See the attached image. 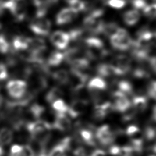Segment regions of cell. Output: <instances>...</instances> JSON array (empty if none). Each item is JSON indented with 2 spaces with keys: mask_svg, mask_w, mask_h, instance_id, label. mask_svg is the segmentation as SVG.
I'll return each instance as SVG.
<instances>
[{
  "mask_svg": "<svg viewBox=\"0 0 156 156\" xmlns=\"http://www.w3.org/2000/svg\"><path fill=\"white\" fill-rule=\"evenodd\" d=\"M69 7L79 13L86 10L87 4L83 0H66Z\"/></svg>",
  "mask_w": 156,
  "mask_h": 156,
  "instance_id": "obj_28",
  "label": "cell"
},
{
  "mask_svg": "<svg viewBox=\"0 0 156 156\" xmlns=\"http://www.w3.org/2000/svg\"><path fill=\"white\" fill-rule=\"evenodd\" d=\"M69 64L71 65L72 68L83 73L90 66L89 60L87 58L83 57L74 60Z\"/></svg>",
  "mask_w": 156,
  "mask_h": 156,
  "instance_id": "obj_22",
  "label": "cell"
},
{
  "mask_svg": "<svg viewBox=\"0 0 156 156\" xmlns=\"http://www.w3.org/2000/svg\"><path fill=\"white\" fill-rule=\"evenodd\" d=\"M7 0H0V5H2L4 2H5Z\"/></svg>",
  "mask_w": 156,
  "mask_h": 156,
  "instance_id": "obj_49",
  "label": "cell"
},
{
  "mask_svg": "<svg viewBox=\"0 0 156 156\" xmlns=\"http://www.w3.org/2000/svg\"><path fill=\"white\" fill-rule=\"evenodd\" d=\"M112 110V104L110 102H97L95 104L93 109V118L97 121L103 120Z\"/></svg>",
  "mask_w": 156,
  "mask_h": 156,
  "instance_id": "obj_11",
  "label": "cell"
},
{
  "mask_svg": "<svg viewBox=\"0 0 156 156\" xmlns=\"http://www.w3.org/2000/svg\"><path fill=\"white\" fill-rule=\"evenodd\" d=\"M29 113L35 119H40L42 115L45 112V108L38 104H32L29 108Z\"/></svg>",
  "mask_w": 156,
  "mask_h": 156,
  "instance_id": "obj_25",
  "label": "cell"
},
{
  "mask_svg": "<svg viewBox=\"0 0 156 156\" xmlns=\"http://www.w3.org/2000/svg\"><path fill=\"white\" fill-rule=\"evenodd\" d=\"M9 77V72L7 66L3 63L0 62V82H2L7 79Z\"/></svg>",
  "mask_w": 156,
  "mask_h": 156,
  "instance_id": "obj_40",
  "label": "cell"
},
{
  "mask_svg": "<svg viewBox=\"0 0 156 156\" xmlns=\"http://www.w3.org/2000/svg\"><path fill=\"white\" fill-rule=\"evenodd\" d=\"M118 88L119 91L126 95V96H131L133 93V88L132 85L130 82L125 80H121L118 83Z\"/></svg>",
  "mask_w": 156,
  "mask_h": 156,
  "instance_id": "obj_27",
  "label": "cell"
},
{
  "mask_svg": "<svg viewBox=\"0 0 156 156\" xmlns=\"http://www.w3.org/2000/svg\"><path fill=\"white\" fill-rule=\"evenodd\" d=\"M51 25L50 20L44 17L35 18L30 23L29 29L37 35L46 37L50 33Z\"/></svg>",
  "mask_w": 156,
  "mask_h": 156,
  "instance_id": "obj_6",
  "label": "cell"
},
{
  "mask_svg": "<svg viewBox=\"0 0 156 156\" xmlns=\"http://www.w3.org/2000/svg\"><path fill=\"white\" fill-rule=\"evenodd\" d=\"M4 154V151L2 147V146H0V156H3Z\"/></svg>",
  "mask_w": 156,
  "mask_h": 156,
  "instance_id": "obj_47",
  "label": "cell"
},
{
  "mask_svg": "<svg viewBox=\"0 0 156 156\" xmlns=\"http://www.w3.org/2000/svg\"><path fill=\"white\" fill-rule=\"evenodd\" d=\"M96 73L98 76L102 77H108L115 75L113 67L110 63L99 64L96 68Z\"/></svg>",
  "mask_w": 156,
  "mask_h": 156,
  "instance_id": "obj_23",
  "label": "cell"
},
{
  "mask_svg": "<svg viewBox=\"0 0 156 156\" xmlns=\"http://www.w3.org/2000/svg\"><path fill=\"white\" fill-rule=\"evenodd\" d=\"M152 118L155 121H156V105H155L153 107L152 110Z\"/></svg>",
  "mask_w": 156,
  "mask_h": 156,
  "instance_id": "obj_45",
  "label": "cell"
},
{
  "mask_svg": "<svg viewBox=\"0 0 156 156\" xmlns=\"http://www.w3.org/2000/svg\"><path fill=\"white\" fill-rule=\"evenodd\" d=\"M71 122L66 114L56 113L52 127L61 132H66L71 128Z\"/></svg>",
  "mask_w": 156,
  "mask_h": 156,
  "instance_id": "obj_14",
  "label": "cell"
},
{
  "mask_svg": "<svg viewBox=\"0 0 156 156\" xmlns=\"http://www.w3.org/2000/svg\"><path fill=\"white\" fill-rule=\"evenodd\" d=\"M126 0H107V4L116 9H120L125 7L126 5Z\"/></svg>",
  "mask_w": 156,
  "mask_h": 156,
  "instance_id": "obj_37",
  "label": "cell"
},
{
  "mask_svg": "<svg viewBox=\"0 0 156 156\" xmlns=\"http://www.w3.org/2000/svg\"><path fill=\"white\" fill-rule=\"evenodd\" d=\"M148 96L156 101V80H152L149 83L147 88Z\"/></svg>",
  "mask_w": 156,
  "mask_h": 156,
  "instance_id": "obj_39",
  "label": "cell"
},
{
  "mask_svg": "<svg viewBox=\"0 0 156 156\" xmlns=\"http://www.w3.org/2000/svg\"><path fill=\"white\" fill-rule=\"evenodd\" d=\"M6 90L14 99L22 98L26 93L27 85V83L22 80L13 79L9 80L6 84Z\"/></svg>",
  "mask_w": 156,
  "mask_h": 156,
  "instance_id": "obj_5",
  "label": "cell"
},
{
  "mask_svg": "<svg viewBox=\"0 0 156 156\" xmlns=\"http://www.w3.org/2000/svg\"><path fill=\"white\" fill-rule=\"evenodd\" d=\"M154 35L155 37V38H156V30H155V33H154Z\"/></svg>",
  "mask_w": 156,
  "mask_h": 156,
  "instance_id": "obj_50",
  "label": "cell"
},
{
  "mask_svg": "<svg viewBox=\"0 0 156 156\" xmlns=\"http://www.w3.org/2000/svg\"><path fill=\"white\" fill-rule=\"evenodd\" d=\"M52 79L57 83L62 85L68 84L69 80V73L65 69H58L52 74Z\"/></svg>",
  "mask_w": 156,
  "mask_h": 156,
  "instance_id": "obj_19",
  "label": "cell"
},
{
  "mask_svg": "<svg viewBox=\"0 0 156 156\" xmlns=\"http://www.w3.org/2000/svg\"><path fill=\"white\" fill-rule=\"evenodd\" d=\"M149 156H156L155 155H149Z\"/></svg>",
  "mask_w": 156,
  "mask_h": 156,
  "instance_id": "obj_51",
  "label": "cell"
},
{
  "mask_svg": "<svg viewBox=\"0 0 156 156\" xmlns=\"http://www.w3.org/2000/svg\"><path fill=\"white\" fill-rule=\"evenodd\" d=\"M0 27H1V25H0Z\"/></svg>",
  "mask_w": 156,
  "mask_h": 156,
  "instance_id": "obj_52",
  "label": "cell"
},
{
  "mask_svg": "<svg viewBox=\"0 0 156 156\" xmlns=\"http://www.w3.org/2000/svg\"><path fill=\"white\" fill-rule=\"evenodd\" d=\"M46 49L45 41L41 38H30L29 46L27 50L34 55H41Z\"/></svg>",
  "mask_w": 156,
  "mask_h": 156,
  "instance_id": "obj_15",
  "label": "cell"
},
{
  "mask_svg": "<svg viewBox=\"0 0 156 156\" xmlns=\"http://www.w3.org/2000/svg\"><path fill=\"white\" fill-rule=\"evenodd\" d=\"M3 102H4V98H3V96L2 95V93H1V91H0V108L2 106Z\"/></svg>",
  "mask_w": 156,
  "mask_h": 156,
  "instance_id": "obj_46",
  "label": "cell"
},
{
  "mask_svg": "<svg viewBox=\"0 0 156 156\" xmlns=\"http://www.w3.org/2000/svg\"><path fill=\"white\" fill-rule=\"evenodd\" d=\"M147 99L144 96H135L132 99V107L137 113L144 112L147 107Z\"/></svg>",
  "mask_w": 156,
  "mask_h": 156,
  "instance_id": "obj_18",
  "label": "cell"
},
{
  "mask_svg": "<svg viewBox=\"0 0 156 156\" xmlns=\"http://www.w3.org/2000/svg\"><path fill=\"white\" fill-rule=\"evenodd\" d=\"M30 38L24 35H16L12 41V49L15 52L27 50L29 46Z\"/></svg>",
  "mask_w": 156,
  "mask_h": 156,
  "instance_id": "obj_16",
  "label": "cell"
},
{
  "mask_svg": "<svg viewBox=\"0 0 156 156\" xmlns=\"http://www.w3.org/2000/svg\"><path fill=\"white\" fill-rule=\"evenodd\" d=\"M131 4L133 8L138 10L143 9L147 4L146 0H131Z\"/></svg>",
  "mask_w": 156,
  "mask_h": 156,
  "instance_id": "obj_41",
  "label": "cell"
},
{
  "mask_svg": "<svg viewBox=\"0 0 156 156\" xmlns=\"http://www.w3.org/2000/svg\"><path fill=\"white\" fill-rule=\"evenodd\" d=\"M143 14L149 19L156 18V0L151 4H147L143 9Z\"/></svg>",
  "mask_w": 156,
  "mask_h": 156,
  "instance_id": "obj_30",
  "label": "cell"
},
{
  "mask_svg": "<svg viewBox=\"0 0 156 156\" xmlns=\"http://www.w3.org/2000/svg\"><path fill=\"white\" fill-rule=\"evenodd\" d=\"M104 22L100 20V18H95L90 15H87L83 20V26L84 29L94 35L102 33Z\"/></svg>",
  "mask_w": 156,
  "mask_h": 156,
  "instance_id": "obj_8",
  "label": "cell"
},
{
  "mask_svg": "<svg viewBox=\"0 0 156 156\" xmlns=\"http://www.w3.org/2000/svg\"><path fill=\"white\" fill-rule=\"evenodd\" d=\"M95 137L102 145L108 146L113 143L116 135L108 125L104 124L96 130Z\"/></svg>",
  "mask_w": 156,
  "mask_h": 156,
  "instance_id": "obj_7",
  "label": "cell"
},
{
  "mask_svg": "<svg viewBox=\"0 0 156 156\" xmlns=\"http://www.w3.org/2000/svg\"><path fill=\"white\" fill-rule=\"evenodd\" d=\"M74 156H87V151L83 146H78L73 151Z\"/></svg>",
  "mask_w": 156,
  "mask_h": 156,
  "instance_id": "obj_42",
  "label": "cell"
},
{
  "mask_svg": "<svg viewBox=\"0 0 156 156\" xmlns=\"http://www.w3.org/2000/svg\"><path fill=\"white\" fill-rule=\"evenodd\" d=\"M144 138L147 141H152L156 138V129L148 126L146 127L143 133Z\"/></svg>",
  "mask_w": 156,
  "mask_h": 156,
  "instance_id": "obj_36",
  "label": "cell"
},
{
  "mask_svg": "<svg viewBox=\"0 0 156 156\" xmlns=\"http://www.w3.org/2000/svg\"><path fill=\"white\" fill-rule=\"evenodd\" d=\"M68 34L69 35L70 41H79L82 39V38L83 37V31L81 29L76 28V29L70 30L68 32Z\"/></svg>",
  "mask_w": 156,
  "mask_h": 156,
  "instance_id": "obj_35",
  "label": "cell"
},
{
  "mask_svg": "<svg viewBox=\"0 0 156 156\" xmlns=\"http://www.w3.org/2000/svg\"><path fill=\"white\" fill-rule=\"evenodd\" d=\"M119 27L116 23L110 22L108 23H104L102 34L110 37L116 32Z\"/></svg>",
  "mask_w": 156,
  "mask_h": 156,
  "instance_id": "obj_31",
  "label": "cell"
},
{
  "mask_svg": "<svg viewBox=\"0 0 156 156\" xmlns=\"http://www.w3.org/2000/svg\"><path fill=\"white\" fill-rule=\"evenodd\" d=\"M66 150L63 144L59 142L48 152V156H65Z\"/></svg>",
  "mask_w": 156,
  "mask_h": 156,
  "instance_id": "obj_32",
  "label": "cell"
},
{
  "mask_svg": "<svg viewBox=\"0 0 156 156\" xmlns=\"http://www.w3.org/2000/svg\"><path fill=\"white\" fill-rule=\"evenodd\" d=\"M110 64L113 67L115 75L123 76L131 69L132 60L129 57L120 54L117 55Z\"/></svg>",
  "mask_w": 156,
  "mask_h": 156,
  "instance_id": "obj_4",
  "label": "cell"
},
{
  "mask_svg": "<svg viewBox=\"0 0 156 156\" xmlns=\"http://www.w3.org/2000/svg\"><path fill=\"white\" fill-rule=\"evenodd\" d=\"M80 55V50L76 47L70 48L68 49L65 51V52L63 54L64 59L68 63H70L72 61L76 58L81 57Z\"/></svg>",
  "mask_w": 156,
  "mask_h": 156,
  "instance_id": "obj_26",
  "label": "cell"
},
{
  "mask_svg": "<svg viewBox=\"0 0 156 156\" xmlns=\"http://www.w3.org/2000/svg\"><path fill=\"white\" fill-rule=\"evenodd\" d=\"M84 42L85 54L89 59L98 60L108 55V51L101 39L95 37H90L86 38Z\"/></svg>",
  "mask_w": 156,
  "mask_h": 156,
  "instance_id": "obj_1",
  "label": "cell"
},
{
  "mask_svg": "<svg viewBox=\"0 0 156 156\" xmlns=\"http://www.w3.org/2000/svg\"><path fill=\"white\" fill-rule=\"evenodd\" d=\"M112 46L116 50L126 51L131 48L133 40L128 32L124 28L119 27L116 32L110 37Z\"/></svg>",
  "mask_w": 156,
  "mask_h": 156,
  "instance_id": "obj_2",
  "label": "cell"
},
{
  "mask_svg": "<svg viewBox=\"0 0 156 156\" xmlns=\"http://www.w3.org/2000/svg\"><path fill=\"white\" fill-rule=\"evenodd\" d=\"M126 134L129 136L130 139L142 138L141 137V132L140 129L135 125H130L128 126L126 130Z\"/></svg>",
  "mask_w": 156,
  "mask_h": 156,
  "instance_id": "obj_33",
  "label": "cell"
},
{
  "mask_svg": "<svg viewBox=\"0 0 156 156\" xmlns=\"http://www.w3.org/2000/svg\"><path fill=\"white\" fill-rule=\"evenodd\" d=\"M87 80L88 76L87 74L74 68H71L68 85H69L71 91L77 92L82 90L85 87Z\"/></svg>",
  "mask_w": 156,
  "mask_h": 156,
  "instance_id": "obj_3",
  "label": "cell"
},
{
  "mask_svg": "<svg viewBox=\"0 0 156 156\" xmlns=\"http://www.w3.org/2000/svg\"><path fill=\"white\" fill-rule=\"evenodd\" d=\"M52 109L56 112V113H65L68 112V106L65 102L62 99H58L54 101L52 104Z\"/></svg>",
  "mask_w": 156,
  "mask_h": 156,
  "instance_id": "obj_29",
  "label": "cell"
},
{
  "mask_svg": "<svg viewBox=\"0 0 156 156\" xmlns=\"http://www.w3.org/2000/svg\"><path fill=\"white\" fill-rule=\"evenodd\" d=\"M152 151L155 152V153H156V143L154 145V146L152 147Z\"/></svg>",
  "mask_w": 156,
  "mask_h": 156,
  "instance_id": "obj_48",
  "label": "cell"
},
{
  "mask_svg": "<svg viewBox=\"0 0 156 156\" xmlns=\"http://www.w3.org/2000/svg\"><path fill=\"white\" fill-rule=\"evenodd\" d=\"M88 156H107L106 152L102 149H96Z\"/></svg>",
  "mask_w": 156,
  "mask_h": 156,
  "instance_id": "obj_44",
  "label": "cell"
},
{
  "mask_svg": "<svg viewBox=\"0 0 156 156\" xmlns=\"http://www.w3.org/2000/svg\"><path fill=\"white\" fill-rule=\"evenodd\" d=\"M10 50V44L3 34H0V53L6 54Z\"/></svg>",
  "mask_w": 156,
  "mask_h": 156,
  "instance_id": "obj_34",
  "label": "cell"
},
{
  "mask_svg": "<svg viewBox=\"0 0 156 156\" xmlns=\"http://www.w3.org/2000/svg\"><path fill=\"white\" fill-rule=\"evenodd\" d=\"M51 43L58 49L62 50L66 48L70 41L68 32L62 30H56L50 36Z\"/></svg>",
  "mask_w": 156,
  "mask_h": 156,
  "instance_id": "obj_10",
  "label": "cell"
},
{
  "mask_svg": "<svg viewBox=\"0 0 156 156\" xmlns=\"http://www.w3.org/2000/svg\"><path fill=\"white\" fill-rule=\"evenodd\" d=\"M140 13L138 10L135 9L127 10L122 16L124 23L129 26L135 25L140 21Z\"/></svg>",
  "mask_w": 156,
  "mask_h": 156,
  "instance_id": "obj_17",
  "label": "cell"
},
{
  "mask_svg": "<svg viewBox=\"0 0 156 156\" xmlns=\"http://www.w3.org/2000/svg\"><path fill=\"white\" fill-rule=\"evenodd\" d=\"M78 13L70 7H65L61 9L55 16V23L58 26L68 24L75 20Z\"/></svg>",
  "mask_w": 156,
  "mask_h": 156,
  "instance_id": "obj_12",
  "label": "cell"
},
{
  "mask_svg": "<svg viewBox=\"0 0 156 156\" xmlns=\"http://www.w3.org/2000/svg\"><path fill=\"white\" fill-rule=\"evenodd\" d=\"M63 96V91L58 87H54L51 88L48 92L47 93L45 99L46 101L52 104L54 101L61 99V98Z\"/></svg>",
  "mask_w": 156,
  "mask_h": 156,
  "instance_id": "obj_21",
  "label": "cell"
},
{
  "mask_svg": "<svg viewBox=\"0 0 156 156\" xmlns=\"http://www.w3.org/2000/svg\"><path fill=\"white\" fill-rule=\"evenodd\" d=\"M23 145L14 144L10 147L9 156H21Z\"/></svg>",
  "mask_w": 156,
  "mask_h": 156,
  "instance_id": "obj_38",
  "label": "cell"
},
{
  "mask_svg": "<svg viewBox=\"0 0 156 156\" xmlns=\"http://www.w3.org/2000/svg\"><path fill=\"white\" fill-rule=\"evenodd\" d=\"M88 106V102L85 99H75L68 106V113L73 118H76L83 114Z\"/></svg>",
  "mask_w": 156,
  "mask_h": 156,
  "instance_id": "obj_13",
  "label": "cell"
},
{
  "mask_svg": "<svg viewBox=\"0 0 156 156\" xmlns=\"http://www.w3.org/2000/svg\"><path fill=\"white\" fill-rule=\"evenodd\" d=\"M13 132L8 127H2L0 129V146L9 144L13 140Z\"/></svg>",
  "mask_w": 156,
  "mask_h": 156,
  "instance_id": "obj_24",
  "label": "cell"
},
{
  "mask_svg": "<svg viewBox=\"0 0 156 156\" xmlns=\"http://www.w3.org/2000/svg\"><path fill=\"white\" fill-rule=\"evenodd\" d=\"M64 60L63 54L58 51H52L49 55L46 63L49 66H57Z\"/></svg>",
  "mask_w": 156,
  "mask_h": 156,
  "instance_id": "obj_20",
  "label": "cell"
},
{
  "mask_svg": "<svg viewBox=\"0 0 156 156\" xmlns=\"http://www.w3.org/2000/svg\"><path fill=\"white\" fill-rule=\"evenodd\" d=\"M148 62L151 68L156 74V55L149 58Z\"/></svg>",
  "mask_w": 156,
  "mask_h": 156,
  "instance_id": "obj_43",
  "label": "cell"
},
{
  "mask_svg": "<svg viewBox=\"0 0 156 156\" xmlns=\"http://www.w3.org/2000/svg\"><path fill=\"white\" fill-rule=\"evenodd\" d=\"M113 104H112L113 110L123 113L127 110L130 106L131 102L127 98V96L119 91H115L112 93Z\"/></svg>",
  "mask_w": 156,
  "mask_h": 156,
  "instance_id": "obj_9",
  "label": "cell"
}]
</instances>
